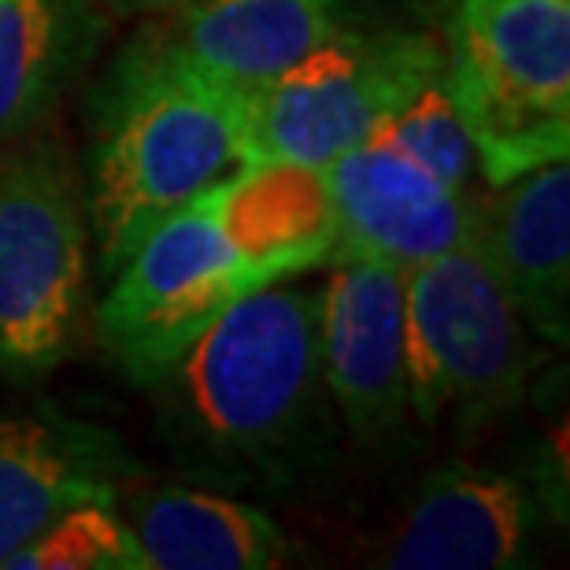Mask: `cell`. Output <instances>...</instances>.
<instances>
[{
    "label": "cell",
    "instance_id": "cell-1",
    "mask_svg": "<svg viewBox=\"0 0 570 570\" xmlns=\"http://www.w3.org/2000/svg\"><path fill=\"white\" fill-rule=\"evenodd\" d=\"M330 259L326 193L315 170L248 164L167 215L108 278L100 345L130 382L167 363L242 296Z\"/></svg>",
    "mask_w": 570,
    "mask_h": 570
},
{
    "label": "cell",
    "instance_id": "cell-2",
    "mask_svg": "<svg viewBox=\"0 0 570 570\" xmlns=\"http://www.w3.org/2000/svg\"><path fill=\"white\" fill-rule=\"evenodd\" d=\"M178 460L219 485H289L334 438L318 293L293 278L215 315L148 385Z\"/></svg>",
    "mask_w": 570,
    "mask_h": 570
},
{
    "label": "cell",
    "instance_id": "cell-3",
    "mask_svg": "<svg viewBox=\"0 0 570 570\" xmlns=\"http://www.w3.org/2000/svg\"><path fill=\"white\" fill-rule=\"evenodd\" d=\"M248 164V97L204 75L170 38L134 45L97 108L89 230L100 275H116L148 230Z\"/></svg>",
    "mask_w": 570,
    "mask_h": 570
},
{
    "label": "cell",
    "instance_id": "cell-4",
    "mask_svg": "<svg viewBox=\"0 0 570 570\" xmlns=\"http://www.w3.org/2000/svg\"><path fill=\"white\" fill-rule=\"evenodd\" d=\"M444 86L485 186L570 153V0H460Z\"/></svg>",
    "mask_w": 570,
    "mask_h": 570
},
{
    "label": "cell",
    "instance_id": "cell-5",
    "mask_svg": "<svg viewBox=\"0 0 570 570\" xmlns=\"http://www.w3.org/2000/svg\"><path fill=\"white\" fill-rule=\"evenodd\" d=\"M89 223L56 148L0 156V374L33 385L78 345Z\"/></svg>",
    "mask_w": 570,
    "mask_h": 570
},
{
    "label": "cell",
    "instance_id": "cell-6",
    "mask_svg": "<svg viewBox=\"0 0 570 570\" xmlns=\"http://www.w3.org/2000/svg\"><path fill=\"white\" fill-rule=\"evenodd\" d=\"M444 75V45L430 33H345L248 97L253 164L323 170L379 138L419 89Z\"/></svg>",
    "mask_w": 570,
    "mask_h": 570
},
{
    "label": "cell",
    "instance_id": "cell-7",
    "mask_svg": "<svg viewBox=\"0 0 570 570\" xmlns=\"http://www.w3.org/2000/svg\"><path fill=\"white\" fill-rule=\"evenodd\" d=\"M519 307L478 245L404 271V363L423 426L455 407L500 412L522 393L533 352Z\"/></svg>",
    "mask_w": 570,
    "mask_h": 570
},
{
    "label": "cell",
    "instance_id": "cell-8",
    "mask_svg": "<svg viewBox=\"0 0 570 570\" xmlns=\"http://www.w3.org/2000/svg\"><path fill=\"white\" fill-rule=\"evenodd\" d=\"M330 259L419 267L482 237V200L430 175L390 138H371L318 170Z\"/></svg>",
    "mask_w": 570,
    "mask_h": 570
},
{
    "label": "cell",
    "instance_id": "cell-9",
    "mask_svg": "<svg viewBox=\"0 0 570 570\" xmlns=\"http://www.w3.org/2000/svg\"><path fill=\"white\" fill-rule=\"evenodd\" d=\"M318 289V348L330 401L363 444L412 419L404 363V271L371 259L330 264Z\"/></svg>",
    "mask_w": 570,
    "mask_h": 570
},
{
    "label": "cell",
    "instance_id": "cell-10",
    "mask_svg": "<svg viewBox=\"0 0 570 570\" xmlns=\"http://www.w3.org/2000/svg\"><path fill=\"white\" fill-rule=\"evenodd\" d=\"M134 474V455L105 426L63 412L0 415V570L67 511L122 504Z\"/></svg>",
    "mask_w": 570,
    "mask_h": 570
},
{
    "label": "cell",
    "instance_id": "cell-11",
    "mask_svg": "<svg viewBox=\"0 0 570 570\" xmlns=\"http://www.w3.org/2000/svg\"><path fill=\"white\" fill-rule=\"evenodd\" d=\"M541 500L515 474L444 466L419 489L379 563L393 570H519L533 567Z\"/></svg>",
    "mask_w": 570,
    "mask_h": 570
},
{
    "label": "cell",
    "instance_id": "cell-12",
    "mask_svg": "<svg viewBox=\"0 0 570 570\" xmlns=\"http://www.w3.org/2000/svg\"><path fill=\"white\" fill-rule=\"evenodd\" d=\"M478 248L504 282L522 323L552 345L570 330V167L567 159L489 189Z\"/></svg>",
    "mask_w": 570,
    "mask_h": 570
},
{
    "label": "cell",
    "instance_id": "cell-13",
    "mask_svg": "<svg viewBox=\"0 0 570 570\" xmlns=\"http://www.w3.org/2000/svg\"><path fill=\"white\" fill-rule=\"evenodd\" d=\"M170 45L215 82L253 97L337 27L334 0H178Z\"/></svg>",
    "mask_w": 570,
    "mask_h": 570
},
{
    "label": "cell",
    "instance_id": "cell-14",
    "mask_svg": "<svg viewBox=\"0 0 570 570\" xmlns=\"http://www.w3.org/2000/svg\"><path fill=\"white\" fill-rule=\"evenodd\" d=\"M127 522L148 570H271L289 563V538L278 522L215 489H156L134 500Z\"/></svg>",
    "mask_w": 570,
    "mask_h": 570
},
{
    "label": "cell",
    "instance_id": "cell-15",
    "mask_svg": "<svg viewBox=\"0 0 570 570\" xmlns=\"http://www.w3.org/2000/svg\"><path fill=\"white\" fill-rule=\"evenodd\" d=\"M82 0H0V138L52 105L86 49Z\"/></svg>",
    "mask_w": 570,
    "mask_h": 570
},
{
    "label": "cell",
    "instance_id": "cell-16",
    "mask_svg": "<svg viewBox=\"0 0 570 570\" xmlns=\"http://www.w3.org/2000/svg\"><path fill=\"white\" fill-rule=\"evenodd\" d=\"M4 570H148L119 504H82L30 538Z\"/></svg>",
    "mask_w": 570,
    "mask_h": 570
},
{
    "label": "cell",
    "instance_id": "cell-17",
    "mask_svg": "<svg viewBox=\"0 0 570 570\" xmlns=\"http://www.w3.org/2000/svg\"><path fill=\"white\" fill-rule=\"evenodd\" d=\"M382 138H390L396 148H404L415 164H423L430 175L449 181L452 189H463V193L474 189V175H478L474 145L449 97L444 75L426 82L407 100V108L382 130Z\"/></svg>",
    "mask_w": 570,
    "mask_h": 570
},
{
    "label": "cell",
    "instance_id": "cell-18",
    "mask_svg": "<svg viewBox=\"0 0 570 570\" xmlns=\"http://www.w3.org/2000/svg\"><path fill=\"white\" fill-rule=\"evenodd\" d=\"M119 11H130V16H148V11H170L178 0H108Z\"/></svg>",
    "mask_w": 570,
    "mask_h": 570
}]
</instances>
